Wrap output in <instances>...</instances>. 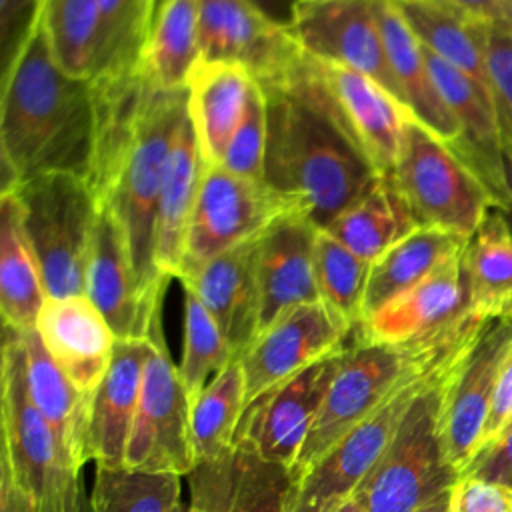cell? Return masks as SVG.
Wrapping results in <instances>:
<instances>
[{"label": "cell", "instance_id": "cell-1", "mask_svg": "<svg viewBox=\"0 0 512 512\" xmlns=\"http://www.w3.org/2000/svg\"><path fill=\"white\" fill-rule=\"evenodd\" d=\"M94 150L92 80L64 72L32 18L8 56L0 98L4 188L38 174L88 178Z\"/></svg>", "mask_w": 512, "mask_h": 512}, {"label": "cell", "instance_id": "cell-2", "mask_svg": "<svg viewBox=\"0 0 512 512\" xmlns=\"http://www.w3.org/2000/svg\"><path fill=\"white\" fill-rule=\"evenodd\" d=\"M260 86L268 112L264 184L326 228L380 172L326 110L304 68L290 82Z\"/></svg>", "mask_w": 512, "mask_h": 512}, {"label": "cell", "instance_id": "cell-3", "mask_svg": "<svg viewBox=\"0 0 512 512\" xmlns=\"http://www.w3.org/2000/svg\"><path fill=\"white\" fill-rule=\"evenodd\" d=\"M490 318L468 314L406 374L388 400L334 444L294 484L288 512H328L348 498L382 460L414 400L476 340Z\"/></svg>", "mask_w": 512, "mask_h": 512}, {"label": "cell", "instance_id": "cell-4", "mask_svg": "<svg viewBox=\"0 0 512 512\" xmlns=\"http://www.w3.org/2000/svg\"><path fill=\"white\" fill-rule=\"evenodd\" d=\"M10 188L20 204L48 298L86 294V274L100 206L86 176L50 172Z\"/></svg>", "mask_w": 512, "mask_h": 512}, {"label": "cell", "instance_id": "cell-5", "mask_svg": "<svg viewBox=\"0 0 512 512\" xmlns=\"http://www.w3.org/2000/svg\"><path fill=\"white\" fill-rule=\"evenodd\" d=\"M0 462L34 496L42 512H74L84 488L82 470L68 460L52 426L30 400L24 346L18 330L4 326L0 364Z\"/></svg>", "mask_w": 512, "mask_h": 512}, {"label": "cell", "instance_id": "cell-6", "mask_svg": "<svg viewBox=\"0 0 512 512\" xmlns=\"http://www.w3.org/2000/svg\"><path fill=\"white\" fill-rule=\"evenodd\" d=\"M186 118V90H154L138 138L100 202L122 226L136 272L154 294H164L168 284L154 264L156 206L170 152Z\"/></svg>", "mask_w": 512, "mask_h": 512}, {"label": "cell", "instance_id": "cell-7", "mask_svg": "<svg viewBox=\"0 0 512 512\" xmlns=\"http://www.w3.org/2000/svg\"><path fill=\"white\" fill-rule=\"evenodd\" d=\"M460 320L434 336L408 344H366L352 340V344H348L342 352L340 366L330 382L324 404L292 468L294 478L298 480L334 444H338L362 420L376 412L400 386L406 374Z\"/></svg>", "mask_w": 512, "mask_h": 512}, {"label": "cell", "instance_id": "cell-8", "mask_svg": "<svg viewBox=\"0 0 512 512\" xmlns=\"http://www.w3.org/2000/svg\"><path fill=\"white\" fill-rule=\"evenodd\" d=\"M458 360L414 400L386 454L354 490L366 512H418L458 480L440 438L442 394Z\"/></svg>", "mask_w": 512, "mask_h": 512}, {"label": "cell", "instance_id": "cell-9", "mask_svg": "<svg viewBox=\"0 0 512 512\" xmlns=\"http://www.w3.org/2000/svg\"><path fill=\"white\" fill-rule=\"evenodd\" d=\"M392 176L422 226L470 238L492 206L490 190L448 142L410 118Z\"/></svg>", "mask_w": 512, "mask_h": 512}, {"label": "cell", "instance_id": "cell-10", "mask_svg": "<svg viewBox=\"0 0 512 512\" xmlns=\"http://www.w3.org/2000/svg\"><path fill=\"white\" fill-rule=\"evenodd\" d=\"M138 410L132 422L124 466L144 472L190 474L194 466L192 398L172 362L162 324L150 336Z\"/></svg>", "mask_w": 512, "mask_h": 512}, {"label": "cell", "instance_id": "cell-11", "mask_svg": "<svg viewBox=\"0 0 512 512\" xmlns=\"http://www.w3.org/2000/svg\"><path fill=\"white\" fill-rule=\"evenodd\" d=\"M290 210L296 208L264 182L236 176L218 164H204L176 280L258 236Z\"/></svg>", "mask_w": 512, "mask_h": 512}, {"label": "cell", "instance_id": "cell-12", "mask_svg": "<svg viewBox=\"0 0 512 512\" xmlns=\"http://www.w3.org/2000/svg\"><path fill=\"white\" fill-rule=\"evenodd\" d=\"M198 48L200 60L244 66L258 84L290 82L306 62L290 28L252 0H198Z\"/></svg>", "mask_w": 512, "mask_h": 512}, {"label": "cell", "instance_id": "cell-13", "mask_svg": "<svg viewBox=\"0 0 512 512\" xmlns=\"http://www.w3.org/2000/svg\"><path fill=\"white\" fill-rule=\"evenodd\" d=\"M306 80L380 174H392L410 112L376 80L306 54Z\"/></svg>", "mask_w": 512, "mask_h": 512}, {"label": "cell", "instance_id": "cell-14", "mask_svg": "<svg viewBox=\"0 0 512 512\" xmlns=\"http://www.w3.org/2000/svg\"><path fill=\"white\" fill-rule=\"evenodd\" d=\"M350 328L324 302L300 304L268 324L238 356L244 374V410L262 394L344 348Z\"/></svg>", "mask_w": 512, "mask_h": 512}, {"label": "cell", "instance_id": "cell-15", "mask_svg": "<svg viewBox=\"0 0 512 512\" xmlns=\"http://www.w3.org/2000/svg\"><path fill=\"white\" fill-rule=\"evenodd\" d=\"M512 344V318H490L450 372L440 406V438L448 462L462 470L476 456L502 360Z\"/></svg>", "mask_w": 512, "mask_h": 512}, {"label": "cell", "instance_id": "cell-16", "mask_svg": "<svg viewBox=\"0 0 512 512\" xmlns=\"http://www.w3.org/2000/svg\"><path fill=\"white\" fill-rule=\"evenodd\" d=\"M288 28L308 56L366 74L404 106L388 64L376 0H296Z\"/></svg>", "mask_w": 512, "mask_h": 512}, {"label": "cell", "instance_id": "cell-17", "mask_svg": "<svg viewBox=\"0 0 512 512\" xmlns=\"http://www.w3.org/2000/svg\"><path fill=\"white\" fill-rule=\"evenodd\" d=\"M344 348L310 364L250 404L242 414L236 444L292 470L324 404Z\"/></svg>", "mask_w": 512, "mask_h": 512}, {"label": "cell", "instance_id": "cell-18", "mask_svg": "<svg viewBox=\"0 0 512 512\" xmlns=\"http://www.w3.org/2000/svg\"><path fill=\"white\" fill-rule=\"evenodd\" d=\"M86 296L118 340H146L162 324V294L142 284L122 226L108 208H100L94 228Z\"/></svg>", "mask_w": 512, "mask_h": 512}, {"label": "cell", "instance_id": "cell-19", "mask_svg": "<svg viewBox=\"0 0 512 512\" xmlns=\"http://www.w3.org/2000/svg\"><path fill=\"white\" fill-rule=\"evenodd\" d=\"M462 254L440 264L432 274L408 288L374 314L366 316L352 340L366 344H408L434 336L468 312Z\"/></svg>", "mask_w": 512, "mask_h": 512}, {"label": "cell", "instance_id": "cell-20", "mask_svg": "<svg viewBox=\"0 0 512 512\" xmlns=\"http://www.w3.org/2000/svg\"><path fill=\"white\" fill-rule=\"evenodd\" d=\"M318 226L298 210L278 216L256 238L260 330L300 304L322 302L314 274ZM258 336V334H256Z\"/></svg>", "mask_w": 512, "mask_h": 512}, {"label": "cell", "instance_id": "cell-21", "mask_svg": "<svg viewBox=\"0 0 512 512\" xmlns=\"http://www.w3.org/2000/svg\"><path fill=\"white\" fill-rule=\"evenodd\" d=\"M424 48V46H422ZM434 84L458 122L460 134L452 150L470 166V170L490 190L496 206L508 204L506 170L502 154V134L494 100L464 72L444 62L424 48Z\"/></svg>", "mask_w": 512, "mask_h": 512}, {"label": "cell", "instance_id": "cell-22", "mask_svg": "<svg viewBox=\"0 0 512 512\" xmlns=\"http://www.w3.org/2000/svg\"><path fill=\"white\" fill-rule=\"evenodd\" d=\"M36 330L66 378L92 398L108 372L118 340L102 312L86 294L46 298Z\"/></svg>", "mask_w": 512, "mask_h": 512}, {"label": "cell", "instance_id": "cell-23", "mask_svg": "<svg viewBox=\"0 0 512 512\" xmlns=\"http://www.w3.org/2000/svg\"><path fill=\"white\" fill-rule=\"evenodd\" d=\"M256 238H250L182 278L216 320L224 340L240 356L260 330Z\"/></svg>", "mask_w": 512, "mask_h": 512}, {"label": "cell", "instance_id": "cell-24", "mask_svg": "<svg viewBox=\"0 0 512 512\" xmlns=\"http://www.w3.org/2000/svg\"><path fill=\"white\" fill-rule=\"evenodd\" d=\"M150 350V338L116 340L114 344L108 372L90 404L88 450L96 466L124 468Z\"/></svg>", "mask_w": 512, "mask_h": 512}, {"label": "cell", "instance_id": "cell-25", "mask_svg": "<svg viewBox=\"0 0 512 512\" xmlns=\"http://www.w3.org/2000/svg\"><path fill=\"white\" fill-rule=\"evenodd\" d=\"M256 78L238 64L198 60L186 82V112L204 164H220Z\"/></svg>", "mask_w": 512, "mask_h": 512}, {"label": "cell", "instance_id": "cell-26", "mask_svg": "<svg viewBox=\"0 0 512 512\" xmlns=\"http://www.w3.org/2000/svg\"><path fill=\"white\" fill-rule=\"evenodd\" d=\"M24 346V378L30 400L52 426L74 468L90 460L88 428L92 398L82 394L58 368L36 328L18 330Z\"/></svg>", "mask_w": 512, "mask_h": 512}, {"label": "cell", "instance_id": "cell-27", "mask_svg": "<svg viewBox=\"0 0 512 512\" xmlns=\"http://www.w3.org/2000/svg\"><path fill=\"white\" fill-rule=\"evenodd\" d=\"M388 64L410 116L444 142H456L460 128L430 74L424 48L392 0H376Z\"/></svg>", "mask_w": 512, "mask_h": 512}, {"label": "cell", "instance_id": "cell-28", "mask_svg": "<svg viewBox=\"0 0 512 512\" xmlns=\"http://www.w3.org/2000/svg\"><path fill=\"white\" fill-rule=\"evenodd\" d=\"M202 172L200 146L186 118L166 164L154 222V264L166 280L178 278Z\"/></svg>", "mask_w": 512, "mask_h": 512}, {"label": "cell", "instance_id": "cell-29", "mask_svg": "<svg viewBox=\"0 0 512 512\" xmlns=\"http://www.w3.org/2000/svg\"><path fill=\"white\" fill-rule=\"evenodd\" d=\"M420 44L470 76L492 100L486 68L490 22L438 0H392Z\"/></svg>", "mask_w": 512, "mask_h": 512}, {"label": "cell", "instance_id": "cell-30", "mask_svg": "<svg viewBox=\"0 0 512 512\" xmlns=\"http://www.w3.org/2000/svg\"><path fill=\"white\" fill-rule=\"evenodd\" d=\"M422 224L392 174H380L374 184L324 230L354 254L374 262Z\"/></svg>", "mask_w": 512, "mask_h": 512}, {"label": "cell", "instance_id": "cell-31", "mask_svg": "<svg viewBox=\"0 0 512 512\" xmlns=\"http://www.w3.org/2000/svg\"><path fill=\"white\" fill-rule=\"evenodd\" d=\"M46 298L40 266L24 230L18 198L10 188H2L0 312L4 326L14 330L36 328Z\"/></svg>", "mask_w": 512, "mask_h": 512}, {"label": "cell", "instance_id": "cell-32", "mask_svg": "<svg viewBox=\"0 0 512 512\" xmlns=\"http://www.w3.org/2000/svg\"><path fill=\"white\" fill-rule=\"evenodd\" d=\"M468 238L436 226H420L372 262L362 320L416 286L440 264L460 254ZM360 320V322H362Z\"/></svg>", "mask_w": 512, "mask_h": 512}, {"label": "cell", "instance_id": "cell-33", "mask_svg": "<svg viewBox=\"0 0 512 512\" xmlns=\"http://www.w3.org/2000/svg\"><path fill=\"white\" fill-rule=\"evenodd\" d=\"M468 308L482 318H512V230L498 206H492L464 254Z\"/></svg>", "mask_w": 512, "mask_h": 512}, {"label": "cell", "instance_id": "cell-34", "mask_svg": "<svg viewBox=\"0 0 512 512\" xmlns=\"http://www.w3.org/2000/svg\"><path fill=\"white\" fill-rule=\"evenodd\" d=\"M198 60V0H166L140 54V76L154 90L180 92Z\"/></svg>", "mask_w": 512, "mask_h": 512}, {"label": "cell", "instance_id": "cell-35", "mask_svg": "<svg viewBox=\"0 0 512 512\" xmlns=\"http://www.w3.org/2000/svg\"><path fill=\"white\" fill-rule=\"evenodd\" d=\"M56 64L92 80L102 64V16L98 0H38L34 12Z\"/></svg>", "mask_w": 512, "mask_h": 512}, {"label": "cell", "instance_id": "cell-36", "mask_svg": "<svg viewBox=\"0 0 512 512\" xmlns=\"http://www.w3.org/2000/svg\"><path fill=\"white\" fill-rule=\"evenodd\" d=\"M242 414L244 374L240 358H234L192 400L194 466L226 460L236 450V432Z\"/></svg>", "mask_w": 512, "mask_h": 512}, {"label": "cell", "instance_id": "cell-37", "mask_svg": "<svg viewBox=\"0 0 512 512\" xmlns=\"http://www.w3.org/2000/svg\"><path fill=\"white\" fill-rule=\"evenodd\" d=\"M372 262L354 254L324 228L316 234L314 274L320 300L350 328L362 320Z\"/></svg>", "mask_w": 512, "mask_h": 512}, {"label": "cell", "instance_id": "cell-38", "mask_svg": "<svg viewBox=\"0 0 512 512\" xmlns=\"http://www.w3.org/2000/svg\"><path fill=\"white\" fill-rule=\"evenodd\" d=\"M92 512H174L180 506V476L96 466Z\"/></svg>", "mask_w": 512, "mask_h": 512}, {"label": "cell", "instance_id": "cell-39", "mask_svg": "<svg viewBox=\"0 0 512 512\" xmlns=\"http://www.w3.org/2000/svg\"><path fill=\"white\" fill-rule=\"evenodd\" d=\"M184 288V344L178 364L180 378L194 400L208 384L210 376L224 370L238 358L224 340L216 320L198 300V296Z\"/></svg>", "mask_w": 512, "mask_h": 512}, {"label": "cell", "instance_id": "cell-40", "mask_svg": "<svg viewBox=\"0 0 512 512\" xmlns=\"http://www.w3.org/2000/svg\"><path fill=\"white\" fill-rule=\"evenodd\" d=\"M296 478L284 464L236 444L234 482L226 512H288Z\"/></svg>", "mask_w": 512, "mask_h": 512}, {"label": "cell", "instance_id": "cell-41", "mask_svg": "<svg viewBox=\"0 0 512 512\" xmlns=\"http://www.w3.org/2000/svg\"><path fill=\"white\" fill-rule=\"evenodd\" d=\"M102 16L100 74L138 68L140 54L156 20L152 0H98Z\"/></svg>", "mask_w": 512, "mask_h": 512}, {"label": "cell", "instance_id": "cell-42", "mask_svg": "<svg viewBox=\"0 0 512 512\" xmlns=\"http://www.w3.org/2000/svg\"><path fill=\"white\" fill-rule=\"evenodd\" d=\"M266 144H268V112H266V96L262 86L256 82L246 112L234 130L222 162L218 166L228 172L264 182V162H266Z\"/></svg>", "mask_w": 512, "mask_h": 512}, {"label": "cell", "instance_id": "cell-43", "mask_svg": "<svg viewBox=\"0 0 512 512\" xmlns=\"http://www.w3.org/2000/svg\"><path fill=\"white\" fill-rule=\"evenodd\" d=\"M486 68L502 136H512V30L490 24Z\"/></svg>", "mask_w": 512, "mask_h": 512}, {"label": "cell", "instance_id": "cell-44", "mask_svg": "<svg viewBox=\"0 0 512 512\" xmlns=\"http://www.w3.org/2000/svg\"><path fill=\"white\" fill-rule=\"evenodd\" d=\"M448 512H512V488L460 474L448 494Z\"/></svg>", "mask_w": 512, "mask_h": 512}, {"label": "cell", "instance_id": "cell-45", "mask_svg": "<svg viewBox=\"0 0 512 512\" xmlns=\"http://www.w3.org/2000/svg\"><path fill=\"white\" fill-rule=\"evenodd\" d=\"M462 474L512 488V430L502 434L490 446L482 448L462 470Z\"/></svg>", "mask_w": 512, "mask_h": 512}, {"label": "cell", "instance_id": "cell-46", "mask_svg": "<svg viewBox=\"0 0 512 512\" xmlns=\"http://www.w3.org/2000/svg\"><path fill=\"white\" fill-rule=\"evenodd\" d=\"M510 414H512V344H510V348H508V352L502 360V366H500L492 406H490V412H488V420H486V426H484V434H482V442H480L478 452L482 448H486L488 444H492L500 436V432L506 426Z\"/></svg>", "mask_w": 512, "mask_h": 512}, {"label": "cell", "instance_id": "cell-47", "mask_svg": "<svg viewBox=\"0 0 512 512\" xmlns=\"http://www.w3.org/2000/svg\"><path fill=\"white\" fill-rule=\"evenodd\" d=\"M462 8L494 26L512 30V0H438Z\"/></svg>", "mask_w": 512, "mask_h": 512}, {"label": "cell", "instance_id": "cell-48", "mask_svg": "<svg viewBox=\"0 0 512 512\" xmlns=\"http://www.w3.org/2000/svg\"><path fill=\"white\" fill-rule=\"evenodd\" d=\"M0 512H42L30 492H26L0 462Z\"/></svg>", "mask_w": 512, "mask_h": 512}, {"label": "cell", "instance_id": "cell-49", "mask_svg": "<svg viewBox=\"0 0 512 512\" xmlns=\"http://www.w3.org/2000/svg\"><path fill=\"white\" fill-rule=\"evenodd\" d=\"M260 10H264L270 18H274L280 24L290 22L292 16V8L296 4V0H252Z\"/></svg>", "mask_w": 512, "mask_h": 512}, {"label": "cell", "instance_id": "cell-50", "mask_svg": "<svg viewBox=\"0 0 512 512\" xmlns=\"http://www.w3.org/2000/svg\"><path fill=\"white\" fill-rule=\"evenodd\" d=\"M502 154H504L506 188H508V204L506 208H502V214L512 230V136H502Z\"/></svg>", "mask_w": 512, "mask_h": 512}, {"label": "cell", "instance_id": "cell-51", "mask_svg": "<svg viewBox=\"0 0 512 512\" xmlns=\"http://www.w3.org/2000/svg\"><path fill=\"white\" fill-rule=\"evenodd\" d=\"M328 512H366L362 500L352 492L348 498L340 500L338 504H334Z\"/></svg>", "mask_w": 512, "mask_h": 512}, {"label": "cell", "instance_id": "cell-52", "mask_svg": "<svg viewBox=\"0 0 512 512\" xmlns=\"http://www.w3.org/2000/svg\"><path fill=\"white\" fill-rule=\"evenodd\" d=\"M448 494H450V492L438 496L436 500H432L430 504H426V506L420 508L418 512H448Z\"/></svg>", "mask_w": 512, "mask_h": 512}, {"label": "cell", "instance_id": "cell-53", "mask_svg": "<svg viewBox=\"0 0 512 512\" xmlns=\"http://www.w3.org/2000/svg\"><path fill=\"white\" fill-rule=\"evenodd\" d=\"M74 512H92V506H90V496L86 494V488H82L80 492V500H78V506Z\"/></svg>", "mask_w": 512, "mask_h": 512}, {"label": "cell", "instance_id": "cell-54", "mask_svg": "<svg viewBox=\"0 0 512 512\" xmlns=\"http://www.w3.org/2000/svg\"><path fill=\"white\" fill-rule=\"evenodd\" d=\"M174 512H198L196 508H192V506H184V504H180Z\"/></svg>", "mask_w": 512, "mask_h": 512}, {"label": "cell", "instance_id": "cell-55", "mask_svg": "<svg viewBox=\"0 0 512 512\" xmlns=\"http://www.w3.org/2000/svg\"><path fill=\"white\" fill-rule=\"evenodd\" d=\"M154 2V8H156V16H158V10H160V6L166 2V0H152Z\"/></svg>", "mask_w": 512, "mask_h": 512}]
</instances>
